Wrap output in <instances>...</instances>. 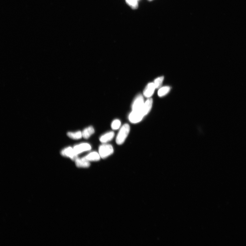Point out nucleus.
Here are the masks:
<instances>
[{
    "label": "nucleus",
    "mask_w": 246,
    "mask_h": 246,
    "mask_svg": "<svg viewBox=\"0 0 246 246\" xmlns=\"http://www.w3.org/2000/svg\"><path fill=\"white\" fill-rule=\"evenodd\" d=\"M114 152L112 146L109 144H103L99 148V154L100 157L105 159L112 154Z\"/></svg>",
    "instance_id": "nucleus-3"
},
{
    "label": "nucleus",
    "mask_w": 246,
    "mask_h": 246,
    "mask_svg": "<svg viewBox=\"0 0 246 246\" xmlns=\"http://www.w3.org/2000/svg\"><path fill=\"white\" fill-rule=\"evenodd\" d=\"M164 80V77L163 76L158 77L155 80L154 83L156 88H159L161 86L163 83Z\"/></svg>",
    "instance_id": "nucleus-14"
},
{
    "label": "nucleus",
    "mask_w": 246,
    "mask_h": 246,
    "mask_svg": "<svg viewBox=\"0 0 246 246\" xmlns=\"http://www.w3.org/2000/svg\"><path fill=\"white\" fill-rule=\"evenodd\" d=\"M76 166L78 167L82 168H87L89 167L90 163L84 157L82 158H78L75 160Z\"/></svg>",
    "instance_id": "nucleus-7"
},
{
    "label": "nucleus",
    "mask_w": 246,
    "mask_h": 246,
    "mask_svg": "<svg viewBox=\"0 0 246 246\" xmlns=\"http://www.w3.org/2000/svg\"><path fill=\"white\" fill-rule=\"evenodd\" d=\"M61 154L63 156L69 157L75 161L78 158V155L75 153L73 148L71 147H68L63 149L61 152Z\"/></svg>",
    "instance_id": "nucleus-4"
},
{
    "label": "nucleus",
    "mask_w": 246,
    "mask_h": 246,
    "mask_svg": "<svg viewBox=\"0 0 246 246\" xmlns=\"http://www.w3.org/2000/svg\"><path fill=\"white\" fill-rule=\"evenodd\" d=\"M84 157L89 162H90V161H98L100 160L101 158L99 154L95 152H91V153L87 155L86 156Z\"/></svg>",
    "instance_id": "nucleus-10"
},
{
    "label": "nucleus",
    "mask_w": 246,
    "mask_h": 246,
    "mask_svg": "<svg viewBox=\"0 0 246 246\" xmlns=\"http://www.w3.org/2000/svg\"><path fill=\"white\" fill-rule=\"evenodd\" d=\"M137 1H138V0H137Z\"/></svg>",
    "instance_id": "nucleus-17"
},
{
    "label": "nucleus",
    "mask_w": 246,
    "mask_h": 246,
    "mask_svg": "<svg viewBox=\"0 0 246 246\" xmlns=\"http://www.w3.org/2000/svg\"><path fill=\"white\" fill-rule=\"evenodd\" d=\"M170 87L168 86H166L161 88L158 91V95L159 97H162L166 95L170 91Z\"/></svg>",
    "instance_id": "nucleus-13"
},
{
    "label": "nucleus",
    "mask_w": 246,
    "mask_h": 246,
    "mask_svg": "<svg viewBox=\"0 0 246 246\" xmlns=\"http://www.w3.org/2000/svg\"><path fill=\"white\" fill-rule=\"evenodd\" d=\"M130 131V127L129 124H124L118 132L116 138V142L118 145H121L124 142L128 137Z\"/></svg>",
    "instance_id": "nucleus-1"
},
{
    "label": "nucleus",
    "mask_w": 246,
    "mask_h": 246,
    "mask_svg": "<svg viewBox=\"0 0 246 246\" xmlns=\"http://www.w3.org/2000/svg\"><path fill=\"white\" fill-rule=\"evenodd\" d=\"M114 135L115 134L114 132H109L102 136L100 138V140L102 143H106L112 140L114 138Z\"/></svg>",
    "instance_id": "nucleus-9"
},
{
    "label": "nucleus",
    "mask_w": 246,
    "mask_h": 246,
    "mask_svg": "<svg viewBox=\"0 0 246 246\" xmlns=\"http://www.w3.org/2000/svg\"><path fill=\"white\" fill-rule=\"evenodd\" d=\"M73 148L75 153L78 155L82 152L90 151L91 149V147L88 143H83L75 146Z\"/></svg>",
    "instance_id": "nucleus-6"
},
{
    "label": "nucleus",
    "mask_w": 246,
    "mask_h": 246,
    "mask_svg": "<svg viewBox=\"0 0 246 246\" xmlns=\"http://www.w3.org/2000/svg\"><path fill=\"white\" fill-rule=\"evenodd\" d=\"M143 98L141 95L135 98L132 104V111H138L142 109L144 104Z\"/></svg>",
    "instance_id": "nucleus-5"
},
{
    "label": "nucleus",
    "mask_w": 246,
    "mask_h": 246,
    "mask_svg": "<svg viewBox=\"0 0 246 246\" xmlns=\"http://www.w3.org/2000/svg\"><path fill=\"white\" fill-rule=\"evenodd\" d=\"M121 123L120 120L116 119L112 121L111 124L112 128V129L117 130L120 128Z\"/></svg>",
    "instance_id": "nucleus-15"
},
{
    "label": "nucleus",
    "mask_w": 246,
    "mask_h": 246,
    "mask_svg": "<svg viewBox=\"0 0 246 246\" xmlns=\"http://www.w3.org/2000/svg\"><path fill=\"white\" fill-rule=\"evenodd\" d=\"M156 88L154 83L149 84L144 92V95L147 98H150L153 94L155 89Z\"/></svg>",
    "instance_id": "nucleus-8"
},
{
    "label": "nucleus",
    "mask_w": 246,
    "mask_h": 246,
    "mask_svg": "<svg viewBox=\"0 0 246 246\" xmlns=\"http://www.w3.org/2000/svg\"><path fill=\"white\" fill-rule=\"evenodd\" d=\"M126 2L132 8L135 9L138 6L137 0H126Z\"/></svg>",
    "instance_id": "nucleus-16"
},
{
    "label": "nucleus",
    "mask_w": 246,
    "mask_h": 246,
    "mask_svg": "<svg viewBox=\"0 0 246 246\" xmlns=\"http://www.w3.org/2000/svg\"><path fill=\"white\" fill-rule=\"evenodd\" d=\"M95 130L94 128L92 126H90L85 129L83 132L82 135L83 137L85 139H88L90 136L94 134Z\"/></svg>",
    "instance_id": "nucleus-11"
},
{
    "label": "nucleus",
    "mask_w": 246,
    "mask_h": 246,
    "mask_svg": "<svg viewBox=\"0 0 246 246\" xmlns=\"http://www.w3.org/2000/svg\"><path fill=\"white\" fill-rule=\"evenodd\" d=\"M67 135L69 137L74 140L80 139L83 137L82 132L80 131L75 132H69Z\"/></svg>",
    "instance_id": "nucleus-12"
},
{
    "label": "nucleus",
    "mask_w": 246,
    "mask_h": 246,
    "mask_svg": "<svg viewBox=\"0 0 246 246\" xmlns=\"http://www.w3.org/2000/svg\"><path fill=\"white\" fill-rule=\"evenodd\" d=\"M145 116L142 107L139 111H132L129 115V119L131 123H137L142 120Z\"/></svg>",
    "instance_id": "nucleus-2"
}]
</instances>
